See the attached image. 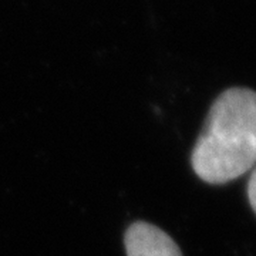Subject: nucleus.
<instances>
[{"label": "nucleus", "mask_w": 256, "mask_h": 256, "mask_svg": "<svg viewBox=\"0 0 256 256\" xmlns=\"http://www.w3.org/2000/svg\"><path fill=\"white\" fill-rule=\"evenodd\" d=\"M194 172L214 185L226 184L256 165V92L229 88L212 104L191 156Z\"/></svg>", "instance_id": "nucleus-1"}, {"label": "nucleus", "mask_w": 256, "mask_h": 256, "mask_svg": "<svg viewBox=\"0 0 256 256\" xmlns=\"http://www.w3.org/2000/svg\"><path fill=\"white\" fill-rule=\"evenodd\" d=\"M127 256H182L178 245L162 229L148 222H134L126 232Z\"/></svg>", "instance_id": "nucleus-2"}, {"label": "nucleus", "mask_w": 256, "mask_h": 256, "mask_svg": "<svg viewBox=\"0 0 256 256\" xmlns=\"http://www.w3.org/2000/svg\"><path fill=\"white\" fill-rule=\"evenodd\" d=\"M248 198H249L252 210L256 214V168L250 174L249 182H248Z\"/></svg>", "instance_id": "nucleus-3"}]
</instances>
